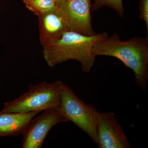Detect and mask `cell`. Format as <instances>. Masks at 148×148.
I'll list each match as a JSON object with an SVG mask.
<instances>
[{"mask_svg": "<svg viewBox=\"0 0 148 148\" xmlns=\"http://www.w3.org/2000/svg\"><path fill=\"white\" fill-rule=\"evenodd\" d=\"M60 107L69 121L73 123L97 144L96 130L99 112L95 107L85 103L63 82Z\"/></svg>", "mask_w": 148, "mask_h": 148, "instance_id": "cell-4", "label": "cell"}, {"mask_svg": "<svg viewBox=\"0 0 148 148\" xmlns=\"http://www.w3.org/2000/svg\"><path fill=\"white\" fill-rule=\"evenodd\" d=\"M97 145L100 148H129L130 143L118 117L113 112H99L97 121Z\"/></svg>", "mask_w": 148, "mask_h": 148, "instance_id": "cell-7", "label": "cell"}, {"mask_svg": "<svg viewBox=\"0 0 148 148\" xmlns=\"http://www.w3.org/2000/svg\"><path fill=\"white\" fill-rule=\"evenodd\" d=\"M63 82H43L36 85L30 84L27 92L12 101L4 104L1 112L27 113L45 110L60 106Z\"/></svg>", "mask_w": 148, "mask_h": 148, "instance_id": "cell-3", "label": "cell"}, {"mask_svg": "<svg viewBox=\"0 0 148 148\" xmlns=\"http://www.w3.org/2000/svg\"><path fill=\"white\" fill-rule=\"evenodd\" d=\"M53 1H54L56 3L57 2V1H59V0H53Z\"/></svg>", "mask_w": 148, "mask_h": 148, "instance_id": "cell-13", "label": "cell"}, {"mask_svg": "<svg viewBox=\"0 0 148 148\" xmlns=\"http://www.w3.org/2000/svg\"><path fill=\"white\" fill-rule=\"evenodd\" d=\"M95 56H106L119 59L134 73L135 81L143 90L148 79V36H135L122 41L117 34H113L97 43L92 49Z\"/></svg>", "mask_w": 148, "mask_h": 148, "instance_id": "cell-1", "label": "cell"}, {"mask_svg": "<svg viewBox=\"0 0 148 148\" xmlns=\"http://www.w3.org/2000/svg\"><path fill=\"white\" fill-rule=\"evenodd\" d=\"M103 6H108L113 9L121 18H123L125 10L123 0H95L94 4L92 5L91 11L98 10Z\"/></svg>", "mask_w": 148, "mask_h": 148, "instance_id": "cell-11", "label": "cell"}, {"mask_svg": "<svg viewBox=\"0 0 148 148\" xmlns=\"http://www.w3.org/2000/svg\"><path fill=\"white\" fill-rule=\"evenodd\" d=\"M24 2L26 7L38 16L58 8L53 0H24Z\"/></svg>", "mask_w": 148, "mask_h": 148, "instance_id": "cell-10", "label": "cell"}, {"mask_svg": "<svg viewBox=\"0 0 148 148\" xmlns=\"http://www.w3.org/2000/svg\"><path fill=\"white\" fill-rule=\"evenodd\" d=\"M38 16L40 41L42 46L50 43L69 31L66 19L58 8Z\"/></svg>", "mask_w": 148, "mask_h": 148, "instance_id": "cell-8", "label": "cell"}, {"mask_svg": "<svg viewBox=\"0 0 148 148\" xmlns=\"http://www.w3.org/2000/svg\"><path fill=\"white\" fill-rule=\"evenodd\" d=\"M108 36L106 32L89 36L67 31L55 40L43 46L44 58L50 67L68 60H76L81 64L83 71L88 73L95 61L96 56L92 53V48Z\"/></svg>", "mask_w": 148, "mask_h": 148, "instance_id": "cell-2", "label": "cell"}, {"mask_svg": "<svg viewBox=\"0 0 148 148\" xmlns=\"http://www.w3.org/2000/svg\"><path fill=\"white\" fill-rule=\"evenodd\" d=\"M68 121L60 106L45 110L32 120L23 132L22 147L41 148L51 128L58 123Z\"/></svg>", "mask_w": 148, "mask_h": 148, "instance_id": "cell-5", "label": "cell"}, {"mask_svg": "<svg viewBox=\"0 0 148 148\" xmlns=\"http://www.w3.org/2000/svg\"><path fill=\"white\" fill-rule=\"evenodd\" d=\"M34 111L27 113L0 112V137H13L23 134L32 120L40 113Z\"/></svg>", "mask_w": 148, "mask_h": 148, "instance_id": "cell-9", "label": "cell"}, {"mask_svg": "<svg viewBox=\"0 0 148 148\" xmlns=\"http://www.w3.org/2000/svg\"><path fill=\"white\" fill-rule=\"evenodd\" d=\"M139 18L145 22L148 32V0H140L139 3Z\"/></svg>", "mask_w": 148, "mask_h": 148, "instance_id": "cell-12", "label": "cell"}, {"mask_svg": "<svg viewBox=\"0 0 148 148\" xmlns=\"http://www.w3.org/2000/svg\"><path fill=\"white\" fill-rule=\"evenodd\" d=\"M56 3L69 31L89 36L96 34L91 24V0H59Z\"/></svg>", "mask_w": 148, "mask_h": 148, "instance_id": "cell-6", "label": "cell"}]
</instances>
